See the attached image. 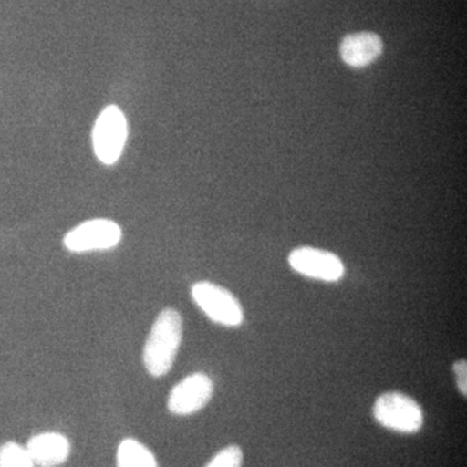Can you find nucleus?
Returning a JSON list of instances; mask_svg holds the SVG:
<instances>
[{"label":"nucleus","mask_w":467,"mask_h":467,"mask_svg":"<svg viewBox=\"0 0 467 467\" xmlns=\"http://www.w3.org/2000/svg\"><path fill=\"white\" fill-rule=\"evenodd\" d=\"M183 321L178 310L167 308L153 322L143 349V364L150 376H167L182 343Z\"/></svg>","instance_id":"f257e3e1"},{"label":"nucleus","mask_w":467,"mask_h":467,"mask_svg":"<svg viewBox=\"0 0 467 467\" xmlns=\"http://www.w3.org/2000/svg\"><path fill=\"white\" fill-rule=\"evenodd\" d=\"M373 416L384 429L400 434H417L423 426L422 407L402 392H386L378 396Z\"/></svg>","instance_id":"f03ea898"},{"label":"nucleus","mask_w":467,"mask_h":467,"mask_svg":"<svg viewBox=\"0 0 467 467\" xmlns=\"http://www.w3.org/2000/svg\"><path fill=\"white\" fill-rule=\"evenodd\" d=\"M192 297L214 324L238 327L244 321L242 304L232 292L221 285L207 281L198 282L192 287Z\"/></svg>","instance_id":"7ed1b4c3"},{"label":"nucleus","mask_w":467,"mask_h":467,"mask_svg":"<svg viewBox=\"0 0 467 467\" xmlns=\"http://www.w3.org/2000/svg\"><path fill=\"white\" fill-rule=\"evenodd\" d=\"M126 138L128 122L124 113L119 107H107L98 117L92 130V143L98 159L107 165L115 164L121 158Z\"/></svg>","instance_id":"20e7f679"},{"label":"nucleus","mask_w":467,"mask_h":467,"mask_svg":"<svg viewBox=\"0 0 467 467\" xmlns=\"http://www.w3.org/2000/svg\"><path fill=\"white\" fill-rule=\"evenodd\" d=\"M121 227L110 220L86 221L67 234L64 244L70 252L106 251L115 248L121 242Z\"/></svg>","instance_id":"39448f33"},{"label":"nucleus","mask_w":467,"mask_h":467,"mask_svg":"<svg viewBox=\"0 0 467 467\" xmlns=\"http://www.w3.org/2000/svg\"><path fill=\"white\" fill-rule=\"evenodd\" d=\"M288 264L299 275L328 284L340 281L346 272L342 260L337 254L313 247H299L292 251Z\"/></svg>","instance_id":"423d86ee"},{"label":"nucleus","mask_w":467,"mask_h":467,"mask_svg":"<svg viewBox=\"0 0 467 467\" xmlns=\"http://www.w3.org/2000/svg\"><path fill=\"white\" fill-rule=\"evenodd\" d=\"M214 386L204 373H193L175 384L168 399V409L174 416H192L211 401Z\"/></svg>","instance_id":"0eeeda50"},{"label":"nucleus","mask_w":467,"mask_h":467,"mask_svg":"<svg viewBox=\"0 0 467 467\" xmlns=\"http://www.w3.org/2000/svg\"><path fill=\"white\" fill-rule=\"evenodd\" d=\"M70 441L58 432H42L27 441L26 451L34 465L58 467L66 463L70 456Z\"/></svg>","instance_id":"6e6552de"},{"label":"nucleus","mask_w":467,"mask_h":467,"mask_svg":"<svg viewBox=\"0 0 467 467\" xmlns=\"http://www.w3.org/2000/svg\"><path fill=\"white\" fill-rule=\"evenodd\" d=\"M382 39L371 32L349 34L340 43V57L352 67L370 66L382 55Z\"/></svg>","instance_id":"1a4fd4ad"},{"label":"nucleus","mask_w":467,"mask_h":467,"mask_svg":"<svg viewBox=\"0 0 467 467\" xmlns=\"http://www.w3.org/2000/svg\"><path fill=\"white\" fill-rule=\"evenodd\" d=\"M117 467H159V463L143 442L128 438L117 448Z\"/></svg>","instance_id":"9d476101"},{"label":"nucleus","mask_w":467,"mask_h":467,"mask_svg":"<svg viewBox=\"0 0 467 467\" xmlns=\"http://www.w3.org/2000/svg\"><path fill=\"white\" fill-rule=\"evenodd\" d=\"M0 467H36L26 448L14 441L5 442L0 448Z\"/></svg>","instance_id":"9b49d317"},{"label":"nucleus","mask_w":467,"mask_h":467,"mask_svg":"<svg viewBox=\"0 0 467 467\" xmlns=\"http://www.w3.org/2000/svg\"><path fill=\"white\" fill-rule=\"evenodd\" d=\"M243 451L238 445H229L218 451L205 467H242Z\"/></svg>","instance_id":"f8f14e48"},{"label":"nucleus","mask_w":467,"mask_h":467,"mask_svg":"<svg viewBox=\"0 0 467 467\" xmlns=\"http://www.w3.org/2000/svg\"><path fill=\"white\" fill-rule=\"evenodd\" d=\"M453 371L456 374L457 387L463 398L467 396V362L466 359H459L454 362Z\"/></svg>","instance_id":"ddd939ff"}]
</instances>
